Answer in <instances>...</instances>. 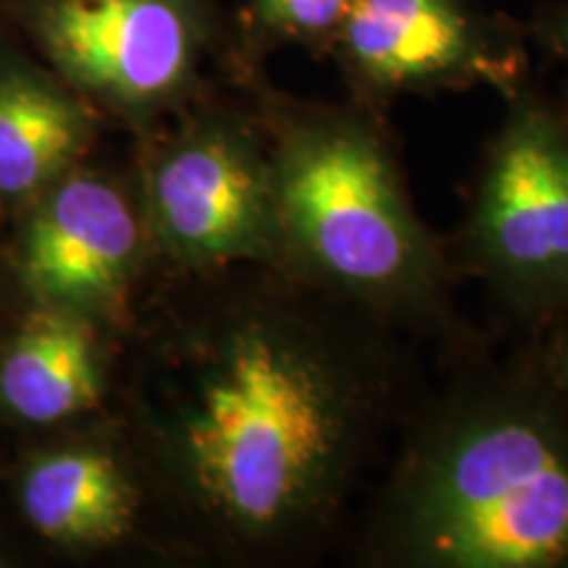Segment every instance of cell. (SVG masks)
Segmentation results:
<instances>
[{"mask_svg": "<svg viewBox=\"0 0 568 568\" xmlns=\"http://www.w3.org/2000/svg\"><path fill=\"white\" fill-rule=\"evenodd\" d=\"M21 508L51 542L105 545L130 531L138 493L109 453L69 447L40 458L27 471Z\"/></svg>", "mask_w": 568, "mask_h": 568, "instance_id": "cell-11", "label": "cell"}, {"mask_svg": "<svg viewBox=\"0 0 568 568\" xmlns=\"http://www.w3.org/2000/svg\"><path fill=\"white\" fill-rule=\"evenodd\" d=\"M145 193L161 245L184 264L284 268L272 145L243 113L203 111L153 161Z\"/></svg>", "mask_w": 568, "mask_h": 568, "instance_id": "cell-6", "label": "cell"}, {"mask_svg": "<svg viewBox=\"0 0 568 568\" xmlns=\"http://www.w3.org/2000/svg\"><path fill=\"white\" fill-rule=\"evenodd\" d=\"M261 122L272 134L284 268L368 311L432 305L443 261L366 103L308 105L264 90Z\"/></svg>", "mask_w": 568, "mask_h": 568, "instance_id": "cell-3", "label": "cell"}, {"mask_svg": "<svg viewBox=\"0 0 568 568\" xmlns=\"http://www.w3.org/2000/svg\"><path fill=\"white\" fill-rule=\"evenodd\" d=\"M379 542L426 568H568V406L548 368L458 395L403 458Z\"/></svg>", "mask_w": 568, "mask_h": 568, "instance_id": "cell-2", "label": "cell"}, {"mask_svg": "<svg viewBox=\"0 0 568 568\" xmlns=\"http://www.w3.org/2000/svg\"><path fill=\"white\" fill-rule=\"evenodd\" d=\"M0 397L30 424H55L101 406L103 379L88 324L61 305L27 318L0 364Z\"/></svg>", "mask_w": 568, "mask_h": 568, "instance_id": "cell-10", "label": "cell"}, {"mask_svg": "<svg viewBox=\"0 0 568 568\" xmlns=\"http://www.w3.org/2000/svg\"><path fill=\"white\" fill-rule=\"evenodd\" d=\"M287 282L226 322L174 429L197 506L274 558L318 537L385 418L372 339Z\"/></svg>", "mask_w": 568, "mask_h": 568, "instance_id": "cell-1", "label": "cell"}, {"mask_svg": "<svg viewBox=\"0 0 568 568\" xmlns=\"http://www.w3.org/2000/svg\"><path fill=\"white\" fill-rule=\"evenodd\" d=\"M140 253V222L111 182L74 174L55 184L24 237V280L61 308L119 301Z\"/></svg>", "mask_w": 568, "mask_h": 568, "instance_id": "cell-8", "label": "cell"}, {"mask_svg": "<svg viewBox=\"0 0 568 568\" xmlns=\"http://www.w3.org/2000/svg\"><path fill=\"white\" fill-rule=\"evenodd\" d=\"M558 322V335L550 345V355L545 361V368H548L552 385L558 387V393L564 395L568 406V314H564Z\"/></svg>", "mask_w": 568, "mask_h": 568, "instance_id": "cell-14", "label": "cell"}, {"mask_svg": "<svg viewBox=\"0 0 568 568\" xmlns=\"http://www.w3.org/2000/svg\"><path fill=\"white\" fill-rule=\"evenodd\" d=\"M361 103L527 82V34L481 0H353L332 51Z\"/></svg>", "mask_w": 568, "mask_h": 568, "instance_id": "cell-7", "label": "cell"}, {"mask_svg": "<svg viewBox=\"0 0 568 568\" xmlns=\"http://www.w3.org/2000/svg\"><path fill=\"white\" fill-rule=\"evenodd\" d=\"M234 0H11L19 30L69 88L126 116L190 101L237 24Z\"/></svg>", "mask_w": 568, "mask_h": 568, "instance_id": "cell-4", "label": "cell"}, {"mask_svg": "<svg viewBox=\"0 0 568 568\" xmlns=\"http://www.w3.org/2000/svg\"><path fill=\"white\" fill-rule=\"evenodd\" d=\"M353 0H234L237 67L247 74L261 53L284 45L329 53Z\"/></svg>", "mask_w": 568, "mask_h": 568, "instance_id": "cell-12", "label": "cell"}, {"mask_svg": "<svg viewBox=\"0 0 568 568\" xmlns=\"http://www.w3.org/2000/svg\"><path fill=\"white\" fill-rule=\"evenodd\" d=\"M92 105L51 67L0 45V195L55 180L88 145Z\"/></svg>", "mask_w": 568, "mask_h": 568, "instance_id": "cell-9", "label": "cell"}, {"mask_svg": "<svg viewBox=\"0 0 568 568\" xmlns=\"http://www.w3.org/2000/svg\"><path fill=\"white\" fill-rule=\"evenodd\" d=\"M531 34H535L545 51L568 67V0L545 6L539 11L535 27H531Z\"/></svg>", "mask_w": 568, "mask_h": 568, "instance_id": "cell-13", "label": "cell"}, {"mask_svg": "<svg viewBox=\"0 0 568 568\" xmlns=\"http://www.w3.org/2000/svg\"><path fill=\"white\" fill-rule=\"evenodd\" d=\"M564 111L568 113V95H566V103H564Z\"/></svg>", "mask_w": 568, "mask_h": 568, "instance_id": "cell-15", "label": "cell"}, {"mask_svg": "<svg viewBox=\"0 0 568 568\" xmlns=\"http://www.w3.org/2000/svg\"><path fill=\"white\" fill-rule=\"evenodd\" d=\"M506 98L474 209V253L516 308L560 318L568 314V113L527 82Z\"/></svg>", "mask_w": 568, "mask_h": 568, "instance_id": "cell-5", "label": "cell"}]
</instances>
